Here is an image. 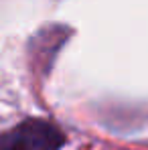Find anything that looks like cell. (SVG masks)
<instances>
[{
  "label": "cell",
  "mask_w": 148,
  "mask_h": 150,
  "mask_svg": "<svg viewBox=\"0 0 148 150\" xmlns=\"http://www.w3.org/2000/svg\"><path fill=\"white\" fill-rule=\"evenodd\" d=\"M63 142L61 130L45 120H26L0 132V150H59Z\"/></svg>",
  "instance_id": "6da1fadb"
},
{
  "label": "cell",
  "mask_w": 148,
  "mask_h": 150,
  "mask_svg": "<svg viewBox=\"0 0 148 150\" xmlns=\"http://www.w3.org/2000/svg\"><path fill=\"white\" fill-rule=\"evenodd\" d=\"M65 41V33L63 28H49L47 33H39L35 45H33V61L37 67H49L53 61V55L61 47V43Z\"/></svg>",
  "instance_id": "7a4b0ae2"
}]
</instances>
